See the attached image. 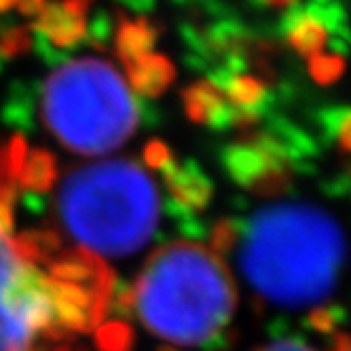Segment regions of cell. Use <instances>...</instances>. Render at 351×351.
<instances>
[{"mask_svg":"<svg viewBox=\"0 0 351 351\" xmlns=\"http://www.w3.org/2000/svg\"><path fill=\"white\" fill-rule=\"evenodd\" d=\"M112 273L56 233L13 235V199L0 202V351H77L104 322Z\"/></svg>","mask_w":351,"mask_h":351,"instance_id":"cell-1","label":"cell"},{"mask_svg":"<svg viewBox=\"0 0 351 351\" xmlns=\"http://www.w3.org/2000/svg\"><path fill=\"white\" fill-rule=\"evenodd\" d=\"M233 250L241 275L265 303L305 307L337 286L347 243L324 208L278 204L235 222Z\"/></svg>","mask_w":351,"mask_h":351,"instance_id":"cell-2","label":"cell"},{"mask_svg":"<svg viewBox=\"0 0 351 351\" xmlns=\"http://www.w3.org/2000/svg\"><path fill=\"white\" fill-rule=\"evenodd\" d=\"M128 305L161 351H206L229 330L237 290L214 250L173 241L148 256Z\"/></svg>","mask_w":351,"mask_h":351,"instance_id":"cell-3","label":"cell"},{"mask_svg":"<svg viewBox=\"0 0 351 351\" xmlns=\"http://www.w3.org/2000/svg\"><path fill=\"white\" fill-rule=\"evenodd\" d=\"M56 218L81 252L99 261L125 258L155 237L161 193L148 169L134 159L97 161L62 176Z\"/></svg>","mask_w":351,"mask_h":351,"instance_id":"cell-4","label":"cell"},{"mask_svg":"<svg viewBox=\"0 0 351 351\" xmlns=\"http://www.w3.org/2000/svg\"><path fill=\"white\" fill-rule=\"evenodd\" d=\"M140 104L112 62L79 58L47 77L40 121L64 148L77 155H106L121 148L140 125Z\"/></svg>","mask_w":351,"mask_h":351,"instance_id":"cell-5","label":"cell"},{"mask_svg":"<svg viewBox=\"0 0 351 351\" xmlns=\"http://www.w3.org/2000/svg\"><path fill=\"white\" fill-rule=\"evenodd\" d=\"M313 140L288 121H273L265 132H247L222 153L231 178L261 197H280L292 186L294 171L309 167Z\"/></svg>","mask_w":351,"mask_h":351,"instance_id":"cell-6","label":"cell"},{"mask_svg":"<svg viewBox=\"0 0 351 351\" xmlns=\"http://www.w3.org/2000/svg\"><path fill=\"white\" fill-rule=\"evenodd\" d=\"M280 34L303 58L319 56L324 49H335L343 58L351 51V26L341 0L294 3L280 21Z\"/></svg>","mask_w":351,"mask_h":351,"instance_id":"cell-7","label":"cell"},{"mask_svg":"<svg viewBox=\"0 0 351 351\" xmlns=\"http://www.w3.org/2000/svg\"><path fill=\"white\" fill-rule=\"evenodd\" d=\"M91 0H64L43 7L36 30L53 47H72L85 36V17Z\"/></svg>","mask_w":351,"mask_h":351,"instance_id":"cell-8","label":"cell"},{"mask_svg":"<svg viewBox=\"0 0 351 351\" xmlns=\"http://www.w3.org/2000/svg\"><path fill=\"white\" fill-rule=\"evenodd\" d=\"M167 189L182 208L202 210L212 199V182L208 176L195 165H178L169 157L161 167Z\"/></svg>","mask_w":351,"mask_h":351,"instance_id":"cell-9","label":"cell"},{"mask_svg":"<svg viewBox=\"0 0 351 351\" xmlns=\"http://www.w3.org/2000/svg\"><path fill=\"white\" fill-rule=\"evenodd\" d=\"M184 106L186 114L197 123H206L214 130L233 128L235 110L229 106L220 89L210 81L191 85L184 91Z\"/></svg>","mask_w":351,"mask_h":351,"instance_id":"cell-10","label":"cell"},{"mask_svg":"<svg viewBox=\"0 0 351 351\" xmlns=\"http://www.w3.org/2000/svg\"><path fill=\"white\" fill-rule=\"evenodd\" d=\"M125 70H128V79L132 87L146 97H157L161 91L167 89V85L176 77V70L169 64V60L157 53H146L130 64H125Z\"/></svg>","mask_w":351,"mask_h":351,"instance_id":"cell-11","label":"cell"},{"mask_svg":"<svg viewBox=\"0 0 351 351\" xmlns=\"http://www.w3.org/2000/svg\"><path fill=\"white\" fill-rule=\"evenodd\" d=\"M157 30L150 23L140 19H123L117 32V53L123 64H130L146 53H153Z\"/></svg>","mask_w":351,"mask_h":351,"instance_id":"cell-12","label":"cell"},{"mask_svg":"<svg viewBox=\"0 0 351 351\" xmlns=\"http://www.w3.org/2000/svg\"><path fill=\"white\" fill-rule=\"evenodd\" d=\"M58 180L56 159L45 150H28L26 159L21 163L17 182L34 191H47Z\"/></svg>","mask_w":351,"mask_h":351,"instance_id":"cell-13","label":"cell"},{"mask_svg":"<svg viewBox=\"0 0 351 351\" xmlns=\"http://www.w3.org/2000/svg\"><path fill=\"white\" fill-rule=\"evenodd\" d=\"M322 134L345 153H351V106H326L317 112Z\"/></svg>","mask_w":351,"mask_h":351,"instance_id":"cell-14","label":"cell"},{"mask_svg":"<svg viewBox=\"0 0 351 351\" xmlns=\"http://www.w3.org/2000/svg\"><path fill=\"white\" fill-rule=\"evenodd\" d=\"M28 148L21 138H15L11 144L0 148V202L15 199V184L21 169V163L26 159Z\"/></svg>","mask_w":351,"mask_h":351,"instance_id":"cell-15","label":"cell"},{"mask_svg":"<svg viewBox=\"0 0 351 351\" xmlns=\"http://www.w3.org/2000/svg\"><path fill=\"white\" fill-rule=\"evenodd\" d=\"M347 68V62L339 53H319L309 58V74L317 85L337 83Z\"/></svg>","mask_w":351,"mask_h":351,"instance_id":"cell-16","label":"cell"},{"mask_svg":"<svg viewBox=\"0 0 351 351\" xmlns=\"http://www.w3.org/2000/svg\"><path fill=\"white\" fill-rule=\"evenodd\" d=\"M28 45H30L28 30H11L9 34L3 36V40H0V51L11 58V56L26 51Z\"/></svg>","mask_w":351,"mask_h":351,"instance_id":"cell-17","label":"cell"},{"mask_svg":"<svg viewBox=\"0 0 351 351\" xmlns=\"http://www.w3.org/2000/svg\"><path fill=\"white\" fill-rule=\"evenodd\" d=\"M256 351H324L311 343L305 341H298V339H280V341H273Z\"/></svg>","mask_w":351,"mask_h":351,"instance_id":"cell-18","label":"cell"},{"mask_svg":"<svg viewBox=\"0 0 351 351\" xmlns=\"http://www.w3.org/2000/svg\"><path fill=\"white\" fill-rule=\"evenodd\" d=\"M17 7L23 15H38L45 7V0H17Z\"/></svg>","mask_w":351,"mask_h":351,"instance_id":"cell-19","label":"cell"},{"mask_svg":"<svg viewBox=\"0 0 351 351\" xmlns=\"http://www.w3.org/2000/svg\"><path fill=\"white\" fill-rule=\"evenodd\" d=\"M263 5H269V7H288V5H294L298 0H261Z\"/></svg>","mask_w":351,"mask_h":351,"instance_id":"cell-20","label":"cell"},{"mask_svg":"<svg viewBox=\"0 0 351 351\" xmlns=\"http://www.w3.org/2000/svg\"><path fill=\"white\" fill-rule=\"evenodd\" d=\"M15 3H17V0H0V13L7 11L9 7H13Z\"/></svg>","mask_w":351,"mask_h":351,"instance_id":"cell-21","label":"cell"}]
</instances>
